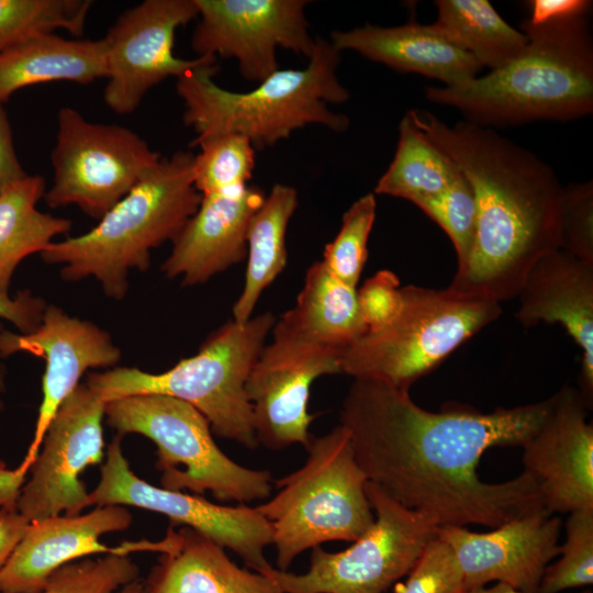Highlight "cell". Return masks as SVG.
I'll return each instance as SVG.
<instances>
[{
    "instance_id": "1",
    "label": "cell",
    "mask_w": 593,
    "mask_h": 593,
    "mask_svg": "<svg viewBox=\"0 0 593 593\" xmlns=\"http://www.w3.org/2000/svg\"><path fill=\"white\" fill-rule=\"evenodd\" d=\"M551 396L537 403L481 412L446 403L432 412L409 391L354 379L339 421L368 481L438 527L501 524L546 508L537 482L526 471L486 483L477 468L493 447H523L538 430ZM549 512V511H548Z\"/></svg>"
},
{
    "instance_id": "2",
    "label": "cell",
    "mask_w": 593,
    "mask_h": 593,
    "mask_svg": "<svg viewBox=\"0 0 593 593\" xmlns=\"http://www.w3.org/2000/svg\"><path fill=\"white\" fill-rule=\"evenodd\" d=\"M413 123L448 155L470 182L477 230L450 293L501 303L517 296L530 268L560 248L563 187L552 168L490 127L470 121L447 125L412 109Z\"/></svg>"
},
{
    "instance_id": "3",
    "label": "cell",
    "mask_w": 593,
    "mask_h": 593,
    "mask_svg": "<svg viewBox=\"0 0 593 593\" xmlns=\"http://www.w3.org/2000/svg\"><path fill=\"white\" fill-rule=\"evenodd\" d=\"M525 49L501 68L454 87H427L426 98L482 125L567 121L593 110V42L588 15L521 24Z\"/></svg>"
},
{
    "instance_id": "4",
    "label": "cell",
    "mask_w": 593,
    "mask_h": 593,
    "mask_svg": "<svg viewBox=\"0 0 593 593\" xmlns=\"http://www.w3.org/2000/svg\"><path fill=\"white\" fill-rule=\"evenodd\" d=\"M339 61L340 52L329 41L316 38L304 69H278L247 92L216 85V59L208 61L177 78L183 122L197 137L235 133L247 137L255 149L273 146L309 124L343 132L349 119L327 105L349 98L336 76Z\"/></svg>"
},
{
    "instance_id": "5",
    "label": "cell",
    "mask_w": 593,
    "mask_h": 593,
    "mask_svg": "<svg viewBox=\"0 0 593 593\" xmlns=\"http://www.w3.org/2000/svg\"><path fill=\"white\" fill-rule=\"evenodd\" d=\"M194 154L176 152L143 178L87 233L53 242L44 262L61 265L65 281L93 277L107 296L122 300L128 273L146 271L150 250L174 240L198 210L202 195L194 187Z\"/></svg>"
},
{
    "instance_id": "6",
    "label": "cell",
    "mask_w": 593,
    "mask_h": 593,
    "mask_svg": "<svg viewBox=\"0 0 593 593\" xmlns=\"http://www.w3.org/2000/svg\"><path fill=\"white\" fill-rule=\"evenodd\" d=\"M275 322L270 312L245 323L231 320L214 331L194 356L167 371L114 367L89 373L85 383L105 403L143 394L184 401L204 415L215 435L254 449L258 441L246 382Z\"/></svg>"
},
{
    "instance_id": "7",
    "label": "cell",
    "mask_w": 593,
    "mask_h": 593,
    "mask_svg": "<svg viewBox=\"0 0 593 593\" xmlns=\"http://www.w3.org/2000/svg\"><path fill=\"white\" fill-rule=\"evenodd\" d=\"M302 467L273 481L277 493L256 506L270 525L278 570L288 571L307 549L355 541L373 524L368 481L342 425L311 437Z\"/></svg>"
},
{
    "instance_id": "8",
    "label": "cell",
    "mask_w": 593,
    "mask_h": 593,
    "mask_svg": "<svg viewBox=\"0 0 593 593\" xmlns=\"http://www.w3.org/2000/svg\"><path fill=\"white\" fill-rule=\"evenodd\" d=\"M105 421L123 437L139 434L157 447L161 488L210 492L221 502L266 500L273 479L268 470L244 467L225 455L209 421L191 404L160 394L133 395L105 404Z\"/></svg>"
},
{
    "instance_id": "9",
    "label": "cell",
    "mask_w": 593,
    "mask_h": 593,
    "mask_svg": "<svg viewBox=\"0 0 593 593\" xmlns=\"http://www.w3.org/2000/svg\"><path fill=\"white\" fill-rule=\"evenodd\" d=\"M401 291L399 315L343 350L342 373L409 391L502 313L501 303L458 296L446 289L410 284Z\"/></svg>"
},
{
    "instance_id": "10",
    "label": "cell",
    "mask_w": 593,
    "mask_h": 593,
    "mask_svg": "<svg viewBox=\"0 0 593 593\" xmlns=\"http://www.w3.org/2000/svg\"><path fill=\"white\" fill-rule=\"evenodd\" d=\"M366 494L374 522L348 548L337 552L321 546L311 549L310 567L302 574L273 567L264 572L281 593H383L407 575L438 526L370 481Z\"/></svg>"
},
{
    "instance_id": "11",
    "label": "cell",
    "mask_w": 593,
    "mask_h": 593,
    "mask_svg": "<svg viewBox=\"0 0 593 593\" xmlns=\"http://www.w3.org/2000/svg\"><path fill=\"white\" fill-rule=\"evenodd\" d=\"M161 159L132 130L90 122L74 108H60L51 153L54 178L44 200L49 208L76 205L100 220Z\"/></svg>"
},
{
    "instance_id": "12",
    "label": "cell",
    "mask_w": 593,
    "mask_h": 593,
    "mask_svg": "<svg viewBox=\"0 0 593 593\" xmlns=\"http://www.w3.org/2000/svg\"><path fill=\"white\" fill-rule=\"evenodd\" d=\"M116 435L105 452L100 480L88 495L89 506L123 505L156 512L172 525L192 528L237 553L254 571L264 573L272 566L265 550L272 545L269 523L257 507L226 506L201 495L156 486L131 469Z\"/></svg>"
},
{
    "instance_id": "13",
    "label": "cell",
    "mask_w": 593,
    "mask_h": 593,
    "mask_svg": "<svg viewBox=\"0 0 593 593\" xmlns=\"http://www.w3.org/2000/svg\"><path fill=\"white\" fill-rule=\"evenodd\" d=\"M105 402L86 383L60 404L24 483L18 511L30 522L78 515L89 492L79 475L104 457Z\"/></svg>"
},
{
    "instance_id": "14",
    "label": "cell",
    "mask_w": 593,
    "mask_h": 593,
    "mask_svg": "<svg viewBox=\"0 0 593 593\" xmlns=\"http://www.w3.org/2000/svg\"><path fill=\"white\" fill-rule=\"evenodd\" d=\"M198 14L194 0H145L119 15L103 37L108 80L103 100L113 112H134L163 80L216 59H183L174 54L177 29Z\"/></svg>"
},
{
    "instance_id": "15",
    "label": "cell",
    "mask_w": 593,
    "mask_h": 593,
    "mask_svg": "<svg viewBox=\"0 0 593 593\" xmlns=\"http://www.w3.org/2000/svg\"><path fill=\"white\" fill-rule=\"evenodd\" d=\"M199 23L191 46L198 57L235 58L247 80L260 82L279 69L277 48L310 57L304 0H194Z\"/></svg>"
},
{
    "instance_id": "16",
    "label": "cell",
    "mask_w": 593,
    "mask_h": 593,
    "mask_svg": "<svg viewBox=\"0 0 593 593\" xmlns=\"http://www.w3.org/2000/svg\"><path fill=\"white\" fill-rule=\"evenodd\" d=\"M30 353L45 360L43 399L33 438L16 469L27 474L40 451L46 429L60 404L78 387L88 369L114 368L121 350L111 335L92 322L70 316L47 304L40 326L29 334L0 329V358Z\"/></svg>"
},
{
    "instance_id": "17",
    "label": "cell",
    "mask_w": 593,
    "mask_h": 593,
    "mask_svg": "<svg viewBox=\"0 0 593 593\" xmlns=\"http://www.w3.org/2000/svg\"><path fill=\"white\" fill-rule=\"evenodd\" d=\"M340 355L275 339L265 345L246 382L258 445L271 450L306 447L315 418L307 410L311 384L322 376L342 373Z\"/></svg>"
},
{
    "instance_id": "18",
    "label": "cell",
    "mask_w": 593,
    "mask_h": 593,
    "mask_svg": "<svg viewBox=\"0 0 593 593\" xmlns=\"http://www.w3.org/2000/svg\"><path fill=\"white\" fill-rule=\"evenodd\" d=\"M561 521L546 508L514 517L491 532L438 527L454 550L466 592L496 581L523 593H537L550 561L559 556Z\"/></svg>"
},
{
    "instance_id": "19",
    "label": "cell",
    "mask_w": 593,
    "mask_h": 593,
    "mask_svg": "<svg viewBox=\"0 0 593 593\" xmlns=\"http://www.w3.org/2000/svg\"><path fill=\"white\" fill-rule=\"evenodd\" d=\"M579 391L563 385L538 430L522 447L523 463L551 514L593 508V424Z\"/></svg>"
},
{
    "instance_id": "20",
    "label": "cell",
    "mask_w": 593,
    "mask_h": 593,
    "mask_svg": "<svg viewBox=\"0 0 593 593\" xmlns=\"http://www.w3.org/2000/svg\"><path fill=\"white\" fill-rule=\"evenodd\" d=\"M133 521L123 505L96 506L86 514L56 515L30 522L0 572L1 593H37L60 567L96 553L152 551L153 541H125L109 547L100 538L125 530Z\"/></svg>"
},
{
    "instance_id": "21",
    "label": "cell",
    "mask_w": 593,
    "mask_h": 593,
    "mask_svg": "<svg viewBox=\"0 0 593 593\" xmlns=\"http://www.w3.org/2000/svg\"><path fill=\"white\" fill-rule=\"evenodd\" d=\"M265 197L261 189L250 186L202 195L198 210L172 240L160 268L165 277L181 278V286L193 287L243 261L250 221Z\"/></svg>"
},
{
    "instance_id": "22",
    "label": "cell",
    "mask_w": 593,
    "mask_h": 593,
    "mask_svg": "<svg viewBox=\"0 0 593 593\" xmlns=\"http://www.w3.org/2000/svg\"><path fill=\"white\" fill-rule=\"evenodd\" d=\"M518 321L525 326L559 323L582 349L579 393L593 400V265L562 249L541 257L517 293Z\"/></svg>"
},
{
    "instance_id": "23",
    "label": "cell",
    "mask_w": 593,
    "mask_h": 593,
    "mask_svg": "<svg viewBox=\"0 0 593 593\" xmlns=\"http://www.w3.org/2000/svg\"><path fill=\"white\" fill-rule=\"evenodd\" d=\"M339 52L351 49L401 72H416L459 86L478 77L481 66L432 24L410 21L400 26L365 24L334 31L329 41Z\"/></svg>"
},
{
    "instance_id": "24",
    "label": "cell",
    "mask_w": 593,
    "mask_h": 593,
    "mask_svg": "<svg viewBox=\"0 0 593 593\" xmlns=\"http://www.w3.org/2000/svg\"><path fill=\"white\" fill-rule=\"evenodd\" d=\"M161 541L143 593H281L268 575L238 567L223 546L192 528L170 525Z\"/></svg>"
},
{
    "instance_id": "25",
    "label": "cell",
    "mask_w": 593,
    "mask_h": 593,
    "mask_svg": "<svg viewBox=\"0 0 593 593\" xmlns=\"http://www.w3.org/2000/svg\"><path fill=\"white\" fill-rule=\"evenodd\" d=\"M272 339L343 350L367 332L357 288L333 276L320 260L306 270L295 304L272 327Z\"/></svg>"
},
{
    "instance_id": "26",
    "label": "cell",
    "mask_w": 593,
    "mask_h": 593,
    "mask_svg": "<svg viewBox=\"0 0 593 593\" xmlns=\"http://www.w3.org/2000/svg\"><path fill=\"white\" fill-rule=\"evenodd\" d=\"M107 78L103 38L33 37L0 54V104L19 89L52 81L88 85Z\"/></svg>"
},
{
    "instance_id": "27",
    "label": "cell",
    "mask_w": 593,
    "mask_h": 593,
    "mask_svg": "<svg viewBox=\"0 0 593 593\" xmlns=\"http://www.w3.org/2000/svg\"><path fill=\"white\" fill-rule=\"evenodd\" d=\"M45 188L42 176L26 175L0 193V294H9L12 276L25 257L43 253L71 228V221L36 209Z\"/></svg>"
},
{
    "instance_id": "28",
    "label": "cell",
    "mask_w": 593,
    "mask_h": 593,
    "mask_svg": "<svg viewBox=\"0 0 593 593\" xmlns=\"http://www.w3.org/2000/svg\"><path fill=\"white\" fill-rule=\"evenodd\" d=\"M296 208V190L277 183L254 214L247 233L244 287L233 305L235 322L245 323L253 317L261 293L284 269L288 260L286 233Z\"/></svg>"
},
{
    "instance_id": "29",
    "label": "cell",
    "mask_w": 593,
    "mask_h": 593,
    "mask_svg": "<svg viewBox=\"0 0 593 593\" xmlns=\"http://www.w3.org/2000/svg\"><path fill=\"white\" fill-rule=\"evenodd\" d=\"M435 5L433 25L481 67H503L528 43L526 34L510 25L488 0H438Z\"/></svg>"
},
{
    "instance_id": "30",
    "label": "cell",
    "mask_w": 593,
    "mask_h": 593,
    "mask_svg": "<svg viewBox=\"0 0 593 593\" xmlns=\"http://www.w3.org/2000/svg\"><path fill=\"white\" fill-rule=\"evenodd\" d=\"M458 172L455 161L406 113L399 124L394 157L378 180L374 193L401 198L421 209L439 197Z\"/></svg>"
},
{
    "instance_id": "31",
    "label": "cell",
    "mask_w": 593,
    "mask_h": 593,
    "mask_svg": "<svg viewBox=\"0 0 593 593\" xmlns=\"http://www.w3.org/2000/svg\"><path fill=\"white\" fill-rule=\"evenodd\" d=\"M90 0H0V54L63 29L82 36Z\"/></svg>"
},
{
    "instance_id": "32",
    "label": "cell",
    "mask_w": 593,
    "mask_h": 593,
    "mask_svg": "<svg viewBox=\"0 0 593 593\" xmlns=\"http://www.w3.org/2000/svg\"><path fill=\"white\" fill-rule=\"evenodd\" d=\"M194 187L201 195L227 192L247 186L255 168V148L239 134L221 133L195 137Z\"/></svg>"
},
{
    "instance_id": "33",
    "label": "cell",
    "mask_w": 593,
    "mask_h": 593,
    "mask_svg": "<svg viewBox=\"0 0 593 593\" xmlns=\"http://www.w3.org/2000/svg\"><path fill=\"white\" fill-rule=\"evenodd\" d=\"M377 214L373 193L357 199L343 214L340 228L323 251L321 260L344 283L357 288L368 258V240Z\"/></svg>"
},
{
    "instance_id": "34",
    "label": "cell",
    "mask_w": 593,
    "mask_h": 593,
    "mask_svg": "<svg viewBox=\"0 0 593 593\" xmlns=\"http://www.w3.org/2000/svg\"><path fill=\"white\" fill-rule=\"evenodd\" d=\"M566 535L559 549L561 558L546 567L537 593H559L593 583V508L571 512Z\"/></svg>"
},
{
    "instance_id": "35",
    "label": "cell",
    "mask_w": 593,
    "mask_h": 593,
    "mask_svg": "<svg viewBox=\"0 0 593 593\" xmlns=\"http://www.w3.org/2000/svg\"><path fill=\"white\" fill-rule=\"evenodd\" d=\"M138 575L137 564L127 555L87 557L57 569L37 593H119Z\"/></svg>"
},
{
    "instance_id": "36",
    "label": "cell",
    "mask_w": 593,
    "mask_h": 593,
    "mask_svg": "<svg viewBox=\"0 0 593 593\" xmlns=\"http://www.w3.org/2000/svg\"><path fill=\"white\" fill-rule=\"evenodd\" d=\"M421 210L447 234L456 251L457 268L461 267L469 257L475 237L477 201L470 182L460 169L446 190Z\"/></svg>"
},
{
    "instance_id": "37",
    "label": "cell",
    "mask_w": 593,
    "mask_h": 593,
    "mask_svg": "<svg viewBox=\"0 0 593 593\" xmlns=\"http://www.w3.org/2000/svg\"><path fill=\"white\" fill-rule=\"evenodd\" d=\"M456 555L438 533L426 545L399 593H465Z\"/></svg>"
},
{
    "instance_id": "38",
    "label": "cell",
    "mask_w": 593,
    "mask_h": 593,
    "mask_svg": "<svg viewBox=\"0 0 593 593\" xmlns=\"http://www.w3.org/2000/svg\"><path fill=\"white\" fill-rule=\"evenodd\" d=\"M560 249L593 265V182L563 187L560 204Z\"/></svg>"
},
{
    "instance_id": "39",
    "label": "cell",
    "mask_w": 593,
    "mask_h": 593,
    "mask_svg": "<svg viewBox=\"0 0 593 593\" xmlns=\"http://www.w3.org/2000/svg\"><path fill=\"white\" fill-rule=\"evenodd\" d=\"M398 276L380 270L357 290V301L367 331L389 325L402 307V291Z\"/></svg>"
},
{
    "instance_id": "40",
    "label": "cell",
    "mask_w": 593,
    "mask_h": 593,
    "mask_svg": "<svg viewBox=\"0 0 593 593\" xmlns=\"http://www.w3.org/2000/svg\"><path fill=\"white\" fill-rule=\"evenodd\" d=\"M45 301L30 290L20 291L14 298L0 294V317L11 322L20 334L35 331L42 323Z\"/></svg>"
},
{
    "instance_id": "41",
    "label": "cell",
    "mask_w": 593,
    "mask_h": 593,
    "mask_svg": "<svg viewBox=\"0 0 593 593\" xmlns=\"http://www.w3.org/2000/svg\"><path fill=\"white\" fill-rule=\"evenodd\" d=\"M527 4L530 15L524 22L535 26L589 15L592 2L588 0H532Z\"/></svg>"
},
{
    "instance_id": "42",
    "label": "cell",
    "mask_w": 593,
    "mask_h": 593,
    "mask_svg": "<svg viewBox=\"0 0 593 593\" xmlns=\"http://www.w3.org/2000/svg\"><path fill=\"white\" fill-rule=\"evenodd\" d=\"M24 171L16 156L11 126L5 111L0 104V193L11 183L24 178Z\"/></svg>"
},
{
    "instance_id": "43",
    "label": "cell",
    "mask_w": 593,
    "mask_h": 593,
    "mask_svg": "<svg viewBox=\"0 0 593 593\" xmlns=\"http://www.w3.org/2000/svg\"><path fill=\"white\" fill-rule=\"evenodd\" d=\"M30 521L18 510H0V572L22 538Z\"/></svg>"
},
{
    "instance_id": "44",
    "label": "cell",
    "mask_w": 593,
    "mask_h": 593,
    "mask_svg": "<svg viewBox=\"0 0 593 593\" xmlns=\"http://www.w3.org/2000/svg\"><path fill=\"white\" fill-rule=\"evenodd\" d=\"M26 475L16 468L8 469L5 462L0 458V510H18V502L26 482Z\"/></svg>"
},
{
    "instance_id": "45",
    "label": "cell",
    "mask_w": 593,
    "mask_h": 593,
    "mask_svg": "<svg viewBox=\"0 0 593 593\" xmlns=\"http://www.w3.org/2000/svg\"><path fill=\"white\" fill-rule=\"evenodd\" d=\"M465 593H523V592L512 588L508 584L497 582L491 588L481 586V588L469 590ZM582 593H591V592L584 591Z\"/></svg>"
},
{
    "instance_id": "46",
    "label": "cell",
    "mask_w": 593,
    "mask_h": 593,
    "mask_svg": "<svg viewBox=\"0 0 593 593\" xmlns=\"http://www.w3.org/2000/svg\"><path fill=\"white\" fill-rule=\"evenodd\" d=\"M119 593H143V584L142 581L136 580L134 582H131L126 585H124Z\"/></svg>"
},
{
    "instance_id": "47",
    "label": "cell",
    "mask_w": 593,
    "mask_h": 593,
    "mask_svg": "<svg viewBox=\"0 0 593 593\" xmlns=\"http://www.w3.org/2000/svg\"><path fill=\"white\" fill-rule=\"evenodd\" d=\"M3 327L0 325V329H2ZM4 367L2 365H0V395L1 393H3L4 391ZM3 407V403H2V400L0 398V411L2 410Z\"/></svg>"
}]
</instances>
